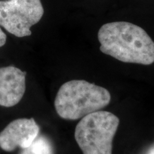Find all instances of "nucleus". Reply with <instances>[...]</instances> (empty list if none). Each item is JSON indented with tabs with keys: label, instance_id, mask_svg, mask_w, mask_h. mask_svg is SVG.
<instances>
[{
	"label": "nucleus",
	"instance_id": "f257e3e1",
	"mask_svg": "<svg viewBox=\"0 0 154 154\" xmlns=\"http://www.w3.org/2000/svg\"><path fill=\"white\" fill-rule=\"evenodd\" d=\"M99 49L124 63L151 65L154 63V42L138 25L128 22L104 24L98 32Z\"/></svg>",
	"mask_w": 154,
	"mask_h": 154
},
{
	"label": "nucleus",
	"instance_id": "1a4fd4ad",
	"mask_svg": "<svg viewBox=\"0 0 154 154\" xmlns=\"http://www.w3.org/2000/svg\"><path fill=\"white\" fill-rule=\"evenodd\" d=\"M148 154H154V147L152 148V149L150 150V151Z\"/></svg>",
	"mask_w": 154,
	"mask_h": 154
},
{
	"label": "nucleus",
	"instance_id": "6e6552de",
	"mask_svg": "<svg viewBox=\"0 0 154 154\" xmlns=\"http://www.w3.org/2000/svg\"><path fill=\"white\" fill-rule=\"evenodd\" d=\"M7 42V35L0 28V47H3Z\"/></svg>",
	"mask_w": 154,
	"mask_h": 154
},
{
	"label": "nucleus",
	"instance_id": "423d86ee",
	"mask_svg": "<svg viewBox=\"0 0 154 154\" xmlns=\"http://www.w3.org/2000/svg\"><path fill=\"white\" fill-rule=\"evenodd\" d=\"M26 72L17 67L0 68V106L11 107L22 99L26 90Z\"/></svg>",
	"mask_w": 154,
	"mask_h": 154
},
{
	"label": "nucleus",
	"instance_id": "f03ea898",
	"mask_svg": "<svg viewBox=\"0 0 154 154\" xmlns=\"http://www.w3.org/2000/svg\"><path fill=\"white\" fill-rule=\"evenodd\" d=\"M106 88L85 80H71L62 84L54 101L57 114L66 120H77L100 111L111 101Z\"/></svg>",
	"mask_w": 154,
	"mask_h": 154
},
{
	"label": "nucleus",
	"instance_id": "20e7f679",
	"mask_svg": "<svg viewBox=\"0 0 154 154\" xmlns=\"http://www.w3.org/2000/svg\"><path fill=\"white\" fill-rule=\"evenodd\" d=\"M44 13L41 0L0 1V26L17 37L30 36Z\"/></svg>",
	"mask_w": 154,
	"mask_h": 154
},
{
	"label": "nucleus",
	"instance_id": "39448f33",
	"mask_svg": "<svg viewBox=\"0 0 154 154\" xmlns=\"http://www.w3.org/2000/svg\"><path fill=\"white\" fill-rule=\"evenodd\" d=\"M39 131V126L33 118L16 119L0 133V147L8 152L14 151L17 147L26 149L37 138Z\"/></svg>",
	"mask_w": 154,
	"mask_h": 154
},
{
	"label": "nucleus",
	"instance_id": "7ed1b4c3",
	"mask_svg": "<svg viewBox=\"0 0 154 154\" xmlns=\"http://www.w3.org/2000/svg\"><path fill=\"white\" fill-rule=\"evenodd\" d=\"M119 121L116 116L105 111L81 119L74 136L83 154H112V142Z\"/></svg>",
	"mask_w": 154,
	"mask_h": 154
},
{
	"label": "nucleus",
	"instance_id": "0eeeda50",
	"mask_svg": "<svg viewBox=\"0 0 154 154\" xmlns=\"http://www.w3.org/2000/svg\"><path fill=\"white\" fill-rule=\"evenodd\" d=\"M21 154H53L52 144L44 136H38L29 147L22 149Z\"/></svg>",
	"mask_w": 154,
	"mask_h": 154
}]
</instances>
